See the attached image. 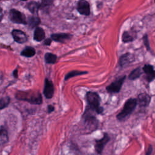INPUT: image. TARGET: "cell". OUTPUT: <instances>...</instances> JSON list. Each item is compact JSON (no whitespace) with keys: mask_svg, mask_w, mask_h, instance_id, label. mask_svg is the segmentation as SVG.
<instances>
[{"mask_svg":"<svg viewBox=\"0 0 155 155\" xmlns=\"http://www.w3.org/2000/svg\"><path fill=\"white\" fill-rule=\"evenodd\" d=\"M143 41L144 45L146 47L147 49L148 50H150V44H149V41H148V36L147 35H145L143 37Z\"/></svg>","mask_w":155,"mask_h":155,"instance_id":"cell-25","label":"cell"},{"mask_svg":"<svg viewBox=\"0 0 155 155\" xmlns=\"http://www.w3.org/2000/svg\"><path fill=\"white\" fill-rule=\"evenodd\" d=\"M86 100L88 103L87 107L92 111L97 114L102 112L103 108L100 106V97L97 93L88 91L86 94Z\"/></svg>","mask_w":155,"mask_h":155,"instance_id":"cell-2","label":"cell"},{"mask_svg":"<svg viewBox=\"0 0 155 155\" xmlns=\"http://www.w3.org/2000/svg\"><path fill=\"white\" fill-rule=\"evenodd\" d=\"M53 1L54 0H42L40 3V8H48L53 4Z\"/></svg>","mask_w":155,"mask_h":155,"instance_id":"cell-24","label":"cell"},{"mask_svg":"<svg viewBox=\"0 0 155 155\" xmlns=\"http://www.w3.org/2000/svg\"><path fill=\"white\" fill-rule=\"evenodd\" d=\"M13 76L15 78H18V70H17V69L14 70V71L13 73Z\"/></svg>","mask_w":155,"mask_h":155,"instance_id":"cell-30","label":"cell"},{"mask_svg":"<svg viewBox=\"0 0 155 155\" xmlns=\"http://www.w3.org/2000/svg\"><path fill=\"white\" fill-rule=\"evenodd\" d=\"M77 10L82 15L88 16L90 14V8L88 1L79 0L77 4Z\"/></svg>","mask_w":155,"mask_h":155,"instance_id":"cell-6","label":"cell"},{"mask_svg":"<svg viewBox=\"0 0 155 155\" xmlns=\"http://www.w3.org/2000/svg\"><path fill=\"white\" fill-rule=\"evenodd\" d=\"M51 39H46L45 41H44V45H50L51 44Z\"/></svg>","mask_w":155,"mask_h":155,"instance_id":"cell-27","label":"cell"},{"mask_svg":"<svg viewBox=\"0 0 155 155\" xmlns=\"http://www.w3.org/2000/svg\"><path fill=\"white\" fill-rule=\"evenodd\" d=\"M142 73V71L140 68V67H137L135 69H134L129 74L128 79L130 80H135L139 78L140 75Z\"/></svg>","mask_w":155,"mask_h":155,"instance_id":"cell-20","label":"cell"},{"mask_svg":"<svg viewBox=\"0 0 155 155\" xmlns=\"http://www.w3.org/2000/svg\"><path fill=\"white\" fill-rule=\"evenodd\" d=\"M45 38V31L44 30L39 27H36L34 34H33V39L36 41H42Z\"/></svg>","mask_w":155,"mask_h":155,"instance_id":"cell-14","label":"cell"},{"mask_svg":"<svg viewBox=\"0 0 155 155\" xmlns=\"http://www.w3.org/2000/svg\"><path fill=\"white\" fill-rule=\"evenodd\" d=\"M0 1H1V0H0Z\"/></svg>","mask_w":155,"mask_h":155,"instance_id":"cell-33","label":"cell"},{"mask_svg":"<svg viewBox=\"0 0 155 155\" xmlns=\"http://www.w3.org/2000/svg\"><path fill=\"white\" fill-rule=\"evenodd\" d=\"M142 70L146 74V78L148 82H151L155 79V70L153 65L145 64L143 67Z\"/></svg>","mask_w":155,"mask_h":155,"instance_id":"cell-10","label":"cell"},{"mask_svg":"<svg viewBox=\"0 0 155 155\" xmlns=\"http://www.w3.org/2000/svg\"><path fill=\"white\" fill-rule=\"evenodd\" d=\"M87 73V71H79V70H73L70 71L69 73H68L65 76V80L67 81L70 78H71L73 77L74 76H79V75H82L84 74Z\"/></svg>","mask_w":155,"mask_h":155,"instance_id":"cell-22","label":"cell"},{"mask_svg":"<svg viewBox=\"0 0 155 155\" xmlns=\"http://www.w3.org/2000/svg\"><path fill=\"white\" fill-rule=\"evenodd\" d=\"M8 141V136L7 130L4 126L0 127V146L5 144Z\"/></svg>","mask_w":155,"mask_h":155,"instance_id":"cell-15","label":"cell"},{"mask_svg":"<svg viewBox=\"0 0 155 155\" xmlns=\"http://www.w3.org/2000/svg\"><path fill=\"white\" fill-rule=\"evenodd\" d=\"M136 35H133V33H131L128 31H125L122 36V40L123 42L127 43L129 42H131L134 39Z\"/></svg>","mask_w":155,"mask_h":155,"instance_id":"cell-19","label":"cell"},{"mask_svg":"<svg viewBox=\"0 0 155 155\" xmlns=\"http://www.w3.org/2000/svg\"><path fill=\"white\" fill-rule=\"evenodd\" d=\"M10 102V98L8 96L2 97L0 99V110L7 107Z\"/></svg>","mask_w":155,"mask_h":155,"instance_id":"cell-23","label":"cell"},{"mask_svg":"<svg viewBox=\"0 0 155 155\" xmlns=\"http://www.w3.org/2000/svg\"><path fill=\"white\" fill-rule=\"evenodd\" d=\"M150 96L146 93H142L138 95L137 100V104L140 107H147L149 105L150 102Z\"/></svg>","mask_w":155,"mask_h":155,"instance_id":"cell-12","label":"cell"},{"mask_svg":"<svg viewBox=\"0 0 155 155\" xmlns=\"http://www.w3.org/2000/svg\"><path fill=\"white\" fill-rule=\"evenodd\" d=\"M44 94L47 99H51L54 94V86L53 82L47 78L45 79L44 87L43 91Z\"/></svg>","mask_w":155,"mask_h":155,"instance_id":"cell-7","label":"cell"},{"mask_svg":"<svg viewBox=\"0 0 155 155\" xmlns=\"http://www.w3.org/2000/svg\"><path fill=\"white\" fill-rule=\"evenodd\" d=\"M16 98L19 101H24L31 104L39 105L42 102V96L39 91L35 90L18 91L16 93Z\"/></svg>","mask_w":155,"mask_h":155,"instance_id":"cell-1","label":"cell"},{"mask_svg":"<svg viewBox=\"0 0 155 155\" xmlns=\"http://www.w3.org/2000/svg\"><path fill=\"white\" fill-rule=\"evenodd\" d=\"M27 22L28 26L30 28H33L34 27H37V26L39 25V24L41 23V19L38 16H30L28 18Z\"/></svg>","mask_w":155,"mask_h":155,"instance_id":"cell-17","label":"cell"},{"mask_svg":"<svg viewBox=\"0 0 155 155\" xmlns=\"http://www.w3.org/2000/svg\"><path fill=\"white\" fill-rule=\"evenodd\" d=\"M154 2H155V0H154Z\"/></svg>","mask_w":155,"mask_h":155,"instance_id":"cell-32","label":"cell"},{"mask_svg":"<svg viewBox=\"0 0 155 155\" xmlns=\"http://www.w3.org/2000/svg\"><path fill=\"white\" fill-rule=\"evenodd\" d=\"M137 104V100L136 99L130 98L128 99L125 102L123 109L117 115V119L119 120L124 119L134 111Z\"/></svg>","mask_w":155,"mask_h":155,"instance_id":"cell-3","label":"cell"},{"mask_svg":"<svg viewBox=\"0 0 155 155\" xmlns=\"http://www.w3.org/2000/svg\"><path fill=\"white\" fill-rule=\"evenodd\" d=\"M153 151V147L151 145H150L148 148V150H147V151L146 153V155H150L151 154Z\"/></svg>","mask_w":155,"mask_h":155,"instance_id":"cell-26","label":"cell"},{"mask_svg":"<svg viewBox=\"0 0 155 155\" xmlns=\"http://www.w3.org/2000/svg\"><path fill=\"white\" fill-rule=\"evenodd\" d=\"M9 16L10 21L13 23L21 24H27L25 15L18 10L11 9L10 10Z\"/></svg>","mask_w":155,"mask_h":155,"instance_id":"cell-4","label":"cell"},{"mask_svg":"<svg viewBox=\"0 0 155 155\" xmlns=\"http://www.w3.org/2000/svg\"><path fill=\"white\" fill-rule=\"evenodd\" d=\"M47 109H48V113H51L52 111H54V107L53 105H48V106Z\"/></svg>","mask_w":155,"mask_h":155,"instance_id":"cell-28","label":"cell"},{"mask_svg":"<svg viewBox=\"0 0 155 155\" xmlns=\"http://www.w3.org/2000/svg\"><path fill=\"white\" fill-rule=\"evenodd\" d=\"M109 139H110V137H109L108 135L105 133L104 135L102 138H101L99 140H96L94 148H95V150L97 154H100L102 153L105 145L109 141Z\"/></svg>","mask_w":155,"mask_h":155,"instance_id":"cell-9","label":"cell"},{"mask_svg":"<svg viewBox=\"0 0 155 155\" xmlns=\"http://www.w3.org/2000/svg\"><path fill=\"white\" fill-rule=\"evenodd\" d=\"M134 60V56L130 53H127L125 54H122L120 57L119 64L120 67H123L130 64V63L133 62Z\"/></svg>","mask_w":155,"mask_h":155,"instance_id":"cell-11","label":"cell"},{"mask_svg":"<svg viewBox=\"0 0 155 155\" xmlns=\"http://www.w3.org/2000/svg\"><path fill=\"white\" fill-rule=\"evenodd\" d=\"M21 1H27V0H21Z\"/></svg>","mask_w":155,"mask_h":155,"instance_id":"cell-31","label":"cell"},{"mask_svg":"<svg viewBox=\"0 0 155 155\" xmlns=\"http://www.w3.org/2000/svg\"><path fill=\"white\" fill-rule=\"evenodd\" d=\"M12 35L15 41H16L18 43H20V44L24 43L28 39L25 33L20 30H17V29L13 30L12 31Z\"/></svg>","mask_w":155,"mask_h":155,"instance_id":"cell-8","label":"cell"},{"mask_svg":"<svg viewBox=\"0 0 155 155\" xmlns=\"http://www.w3.org/2000/svg\"><path fill=\"white\" fill-rule=\"evenodd\" d=\"M126 78V76H123L110 84L107 87L106 90L110 93H119L121 89L122 84Z\"/></svg>","mask_w":155,"mask_h":155,"instance_id":"cell-5","label":"cell"},{"mask_svg":"<svg viewBox=\"0 0 155 155\" xmlns=\"http://www.w3.org/2000/svg\"><path fill=\"white\" fill-rule=\"evenodd\" d=\"M71 38V35L70 34L65 33H54L51 35V38L52 40L59 42H65V41L69 40Z\"/></svg>","mask_w":155,"mask_h":155,"instance_id":"cell-13","label":"cell"},{"mask_svg":"<svg viewBox=\"0 0 155 155\" xmlns=\"http://www.w3.org/2000/svg\"><path fill=\"white\" fill-rule=\"evenodd\" d=\"M27 7L31 13L37 14L39 9L40 8V3L35 1H31L27 5Z\"/></svg>","mask_w":155,"mask_h":155,"instance_id":"cell-18","label":"cell"},{"mask_svg":"<svg viewBox=\"0 0 155 155\" xmlns=\"http://www.w3.org/2000/svg\"><path fill=\"white\" fill-rule=\"evenodd\" d=\"M44 59H45V61L46 63L53 64L56 61L57 56L56 54H53L51 53H47L45 54Z\"/></svg>","mask_w":155,"mask_h":155,"instance_id":"cell-21","label":"cell"},{"mask_svg":"<svg viewBox=\"0 0 155 155\" xmlns=\"http://www.w3.org/2000/svg\"><path fill=\"white\" fill-rule=\"evenodd\" d=\"M35 53H36V51L33 47L27 46L24 48V49L22 50V51L21 52V55L22 56L30 58V57H33L35 54Z\"/></svg>","mask_w":155,"mask_h":155,"instance_id":"cell-16","label":"cell"},{"mask_svg":"<svg viewBox=\"0 0 155 155\" xmlns=\"http://www.w3.org/2000/svg\"><path fill=\"white\" fill-rule=\"evenodd\" d=\"M3 17V13H2V8L0 7V22L1 21Z\"/></svg>","mask_w":155,"mask_h":155,"instance_id":"cell-29","label":"cell"}]
</instances>
